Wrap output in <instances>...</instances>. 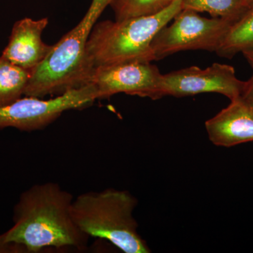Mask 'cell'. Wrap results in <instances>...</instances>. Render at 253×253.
I'll return each mask as SVG.
<instances>
[{
	"label": "cell",
	"mask_w": 253,
	"mask_h": 253,
	"mask_svg": "<svg viewBox=\"0 0 253 253\" xmlns=\"http://www.w3.org/2000/svg\"><path fill=\"white\" fill-rule=\"evenodd\" d=\"M245 85L246 81L237 78L234 68L229 65L214 63L205 69L191 66L162 75L155 99L217 93L231 101L241 96Z\"/></svg>",
	"instance_id": "52a82bcc"
},
{
	"label": "cell",
	"mask_w": 253,
	"mask_h": 253,
	"mask_svg": "<svg viewBox=\"0 0 253 253\" xmlns=\"http://www.w3.org/2000/svg\"><path fill=\"white\" fill-rule=\"evenodd\" d=\"M31 76V71L0 56V107L12 104L24 96Z\"/></svg>",
	"instance_id": "7c38bea8"
},
{
	"label": "cell",
	"mask_w": 253,
	"mask_h": 253,
	"mask_svg": "<svg viewBox=\"0 0 253 253\" xmlns=\"http://www.w3.org/2000/svg\"><path fill=\"white\" fill-rule=\"evenodd\" d=\"M174 0H114L111 7L116 21L156 14L167 8Z\"/></svg>",
	"instance_id": "5bb4252c"
},
{
	"label": "cell",
	"mask_w": 253,
	"mask_h": 253,
	"mask_svg": "<svg viewBox=\"0 0 253 253\" xmlns=\"http://www.w3.org/2000/svg\"><path fill=\"white\" fill-rule=\"evenodd\" d=\"M96 99L97 92L92 84L71 89L54 99L25 96L0 107V129L12 127L26 131L44 129L63 113L86 109Z\"/></svg>",
	"instance_id": "8992f818"
},
{
	"label": "cell",
	"mask_w": 253,
	"mask_h": 253,
	"mask_svg": "<svg viewBox=\"0 0 253 253\" xmlns=\"http://www.w3.org/2000/svg\"><path fill=\"white\" fill-rule=\"evenodd\" d=\"M243 54L253 69V51H246V52L243 53Z\"/></svg>",
	"instance_id": "e0dca14e"
},
{
	"label": "cell",
	"mask_w": 253,
	"mask_h": 253,
	"mask_svg": "<svg viewBox=\"0 0 253 253\" xmlns=\"http://www.w3.org/2000/svg\"><path fill=\"white\" fill-rule=\"evenodd\" d=\"M245 4L248 6V7H252L253 6V0H244Z\"/></svg>",
	"instance_id": "ac0fdd59"
},
{
	"label": "cell",
	"mask_w": 253,
	"mask_h": 253,
	"mask_svg": "<svg viewBox=\"0 0 253 253\" xmlns=\"http://www.w3.org/2000/svg\"><path fill=\"white\" fill-rule=\"evenodd\" d=\"M114 0H92L85 16L57 43L41 65L31 72L24 96L42 98L62 94L86 85V44L98 18Z\"/></svg>",
	"instance_id": "277c9868"
},
{
	"label": "cell",
	"mask_w": 253,
	"mask_h": 253,
	"mask_svg": "<svg viewBox=\"0 0 253 253\" xmlns=\"http://www.w3.org/2000/svg\"><path fill=\"white\" fill-rule=\"evenodd\" d=\"M136 206L137 200L129 191L107 189L79 195L73 200L71 213L88 237L106 240L123 253H149L133 214Z\"/></svg>",
	"instance_id": "3957f363"
},
{
	"label": "cell",
	"mask_w": 253,
	"mask_h": 253,
	"mask_svg": "<svg viewBox=\"0 0 253 253\" xmlns=\"http://www.w3.org/2000/svg\"><path fill=\"white\" fill-rule=\"evenodd\" d=\"M240 98L253 110V74L249 81H246V85Z\"/></svg>",
	"instance_id": "9a60e30c"
},
{
	"label": "cell",
	"mask_w": 253,
	"mask_h": 253,
	"mask_svg": "<svg viewBox=\"0 0 253 253\" xmlns=\"http://www.w3.org/2000/svg\"><path fill=\"white\" fill-rule=\"evenodd\" d=\"M73 195L55 182L35 184L23 191L14 209V225L1 234L5 243L26 253L46 248L83 249L87 236L74 222Z\"/></svg>",
	"instance_id": "6da1fadb"
},
{
	"label": "cell",
	"mask_w": 253,
	"mask_h": 253,
	"mask_svg": "<svg viewBox=\"0 0 253 253\" xmlns=\"http://www.w3.org/2000/svg\"><path fill=\"white\" fill-rule=\"evenodd\" d=\"M210 141L215 146L232 147L253 141V110L241 98L206 122Z\"/></svg>",
	"instance_id": "30bf717a"
},
{
	"label": "cell",
	"mask_w": 253,
	"mask_h": 253,
	"mask_svg": "<svg viewBox=\"0 0 253 253\" xmlns=\"http://www.w3.org/2000/svg\"><path fill=\"white\" fill-rule=\"evenodd\" d=\"M26 253L21 246L5 243L2 236L0 235V253Z\"/></svg>",
	"instance_id": "2e32d148"
},
{
	"label": "cell",
	"mask_w": 253,
	"mask_h": 253,
	"mask_svg": "<svg viewBox=\"0 0 253 253\" xmlns=\"http://www.w3.org/2000/svg\"><path fill=\"white\" fill-rule=\"evenodd\" d=\"M162 75L151 62L123 63L96 68L88 84L96 88L98 99L125 93L155 100Z\"/></svg>",
	"instance_id": "ba28073f"
},
{
	"label": "cell",
	"mask_w": 253,
	"mask_h": 253,
	"mask_svg": "<svg viewBox=\"0 0 253 253\" xmlns=\"http://www.w3.org/2000/svg\"><path fill=\"white\" fill-rule=\"evenodd\" d=\"M253 50V6L250 7L226 32L216 53L232 59L239 53Z\"/></svg>",
	"instance_id": "8fae6325"
},
{
	"label": "cell",
	"mask_w": 253,
	"mask_h": 253,
	"mask_svg": "<svg viewBox=\"0 0 253 253\" xmlns=\"http://www.w3.org/2000/svg\"><path fill=\"white\" fill-rule=\"evenodd\" d=\"M170 26H165L155 37L152 49L156 60L186 50L216 52L234 21L208 18L191 9H181Z\"/></svg>",
	"instance_id": "5b68a950"
},
{
	"label": "cell",
	"mask_w": 253,
	"mask_h": 253,
	"mask_svg": "<svg viewBox=\"0 0 253 253\" xmlns=\"http://www.w3.org/2000/svg\"><path fill=\"white\" fill-rule=\"evenodd\" d=\"M181 9V0H174L156 14L96 23L86 46L88 81L92 71L102 66L156 61L153 41Z\"/></svg>",
	"instance_id": "7a4b0ae2"
},
{
	"label": "cell",
	"mask_w": 253,
	"mask_h": 253,
	"mask_svg": "<svg viewBox=\"0 0 253 253\" xmlns=\"http://www.w3.org/2000/svg\"><path fill=\"white\" fill-rule=\"evenodd\" d=\"M48 23L47 18H25L16 21L1 56L32 72L43 62L52 48L42 40V34Z\"/></svg>",
	"instance_id": "9c48e42d"
},
{
	"label": "cell",
	"mask_w": 253,
	"mask_h": 253,
	"mask_svg": "<svg viewBox=\"0 0 253 253\" xmlns=\"http://www.w3.org/2000/svg\"><path fill=\"white\" fill-rule=\"evenodd\" d=\"M182 9L207 12L235 22L249 9L244 0H181Z\"/></svg>",
	"instance_id": "4fadbf2b"
}]
</instances>
